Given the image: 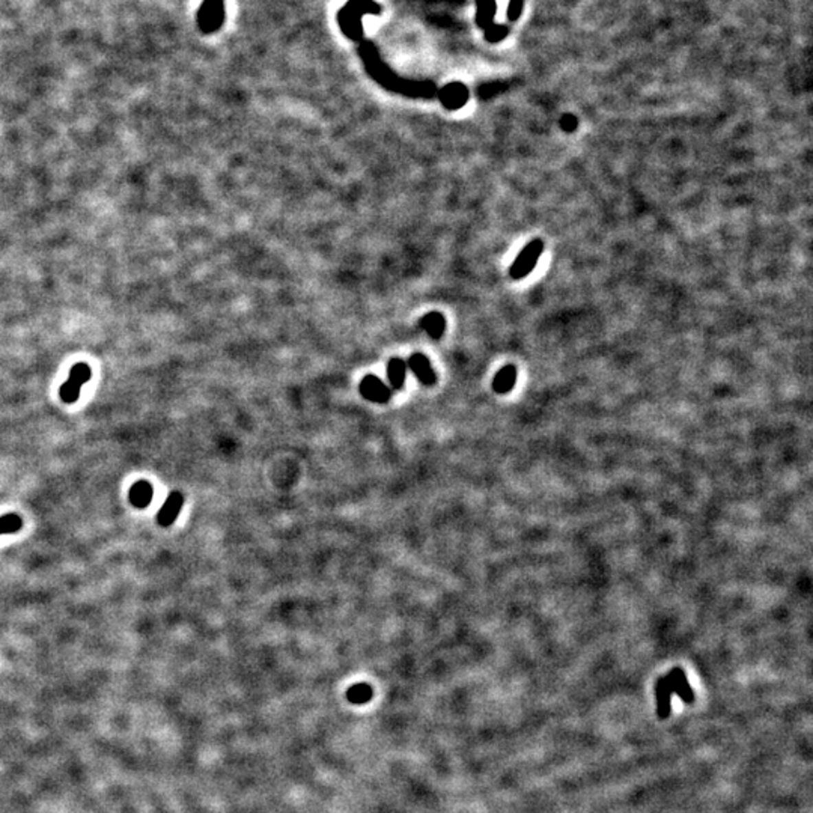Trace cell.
I'll use <instances>...</instances> for the list:
<instances>
[{
  "instance_id": "1",
  "label": "cell",
  "mask_w": 813,
  "mask_h": 813,
  "mask_svg": "<svg viewBox=\"0 0 813 813\" xmlns=\"http://www.w3.org/2000/svg\"><path fill=\"white\" fill-rule=\"evenodd\" d=\"M544 252V243L541 240H533L520 252V255L514 260V264L509 268V276L512 279L520 280L524 279L526 276L531 274V271L538 264V260Z\"/></svg>"
},
{
  "instance_id": "2",
  "label": "cell",
  "mask_w": 813,
  "mask_h": 813,
  "mask_svg": "<svg viewBox=\"0 0 813 813\" xmlns=\"http://www.w3.org/2000/svg\"><path fill=\"white\" fill-rule=\"evenodd\" d=\"M92 377V370L89 368V365H86V363H77V365L73 366L69 372V378L68 380L60 386V399L65 402V404H74V402L80 397V390H82V386L88 383Z\"/></svg>"
},
{
  "instance_id": "3",
  "label": "cell",
  "mask_w": 813,
  "mask_h": 813,
  "mask_svg": "<svg viewBox=\"0 0 813 813\" xmlns=\"http://www.w3.org/2000/svg\"><path fill=\"white\" fill-rule=\"evenodd\" d=\"M359 390L363 398L375 402V404H386L392 398L390 388L377 375H366L363 378L359 384Z\"/></svg>"
},
{
  "instance_id": "4",
  "label": "cell",
  "mask_w": 813,
  "mask_h": 813,
  "mask_svg": "<svg viewBox=\"0 0 813 813\" xmlns=\"http://www.w3.org/2000/svg\"><path fill=\"white\" fill-rule=\"evenodd\" d=\"M223 17L222 0H205L197 12V25L203 32H214Z\"/></svg>"
},
{
  "instance_id": "5",
  "label": "cell",
  "mask_w": 813,
  "mask_h": 813,
  "mask_svg": "<svg viewBox=\"0 0 813 813\" xmlns=\"http://www.w3.org/2000/svg\"><path fill=\"white\" fill-rule=\"evenodd\" d=\"M408 368L412 369V372L417 377V380H419L423 386H434L437 383V375H436V370L432 369V365L430 359L425 356L422 353H414L412 357L408 360Z\"/></svg>"
},
{
  "instance_id": "6",
  "label": "cell",
  "mask_w": 813,
  "mask_h": 813,
  "mask_svg": "<svg viewBox=\"0 0 813 813\" xmlns=\"http://www.w3.org/2000/svg\"><path fill=\"white\" fill-rule=\"evenodd\" d=\"M184 504V495L178 493V491H173L169 494L168 500L164 502V504L162 506L159 515H157V521H159V524L163 527H169L173 521H175L179 515L181 508H183Z\"/></svg>"
},
{
  "instance_id": "7",
  "label": "cell",
  "mask_w": 813,
  "mask_h": 813,
  "mask_svg": "<svg viewBox=\"0 0 813 813\" xmlns=\"http://www.w3.org/2000/svg\"><path fill=\"white\" fill-rule=\"evenodd\" d=\"M672 687L669 684L667 676H662L655 685V698H657V715L661 720L666 718L672 713Z\"/></svg>"
},
{
  "instance_id": "8",
  "label": "cell",
  "mask_w": 813,
  "mask_h": 813,
  "mask_svg": "<svg viewBox=\"0 0 813 813\" xmlns=\"http://www.w3.org/2000/svg\"><path fill=\"white\" fill-rule=\"evenodd\" d=\"M440 98L446 109L456 110V109L463 107L465 102H467L469 92H467V88L463 86L461 83H454V85H447L446 88H443Z\"/></svg>"
},
{
  "instance_id": "9",
  "label": "cell",
  "mask_w": 813,
  "mask_h": 813,
  "mask_svg": "<svg viewBox=\"0 0 813 813\" xmlns=\"http://www.w3.org/2000/svg\"><path fill=\"white\" fill-rule=\"evenodd\" d=\"M667 680L670 687H672V691L676 693L678 696H680L685 704H691L694 700V693L693 689L690 687L689 681H687V676L684 673V670L680 667H675L672 672L667 675Z\"/></svg>"
},
{
  "instance_id": "10",
  "label": "cell",
  "mask_w": 813,
  "mask_h": 813,
  "mask_svg": "<svg viewBox=\"0 0 813 813\" xmlns=\"http://www.w3.org/2000/svg\"><path fill=\"white\" fill-rule=\"evenodd\" d=\"M153 495H154L153 485L149 484L148 480H137V482L133 484L130 488L129 499L134 508L145 509L148 504L151 503Z\"/></svg>"
},
{
  "instance_id": "11",
  "label": "cell",
  "mask_w": 813,
  "mask_h": 813,
  "mask_svg": "<svg viewBox=\"0 0 813 813\" xmlns=\"http://www.w3.org/2000/svg\"><path fill=\"white\" fill-rule=\"evenodd\" d=\"M419 327L425 330L432 339H441L446 330V320L443 317V313L430 312L421 318Z\"/></svg>"
},
{
  "instance_id": "12",
  "label": "cell",
  "mask_w": 813,
  "mask_h": 813,
  "mask_svg": "<svg viewBox=\"0 0 813 813\" xmlns=\"http://www.w3.org/2000/svg\"><path fill=\"white\" fill-rule=\"evenodd\" d=\"M405 378H407V363L399 357L390 359L388 363V380H389L390 388L397 392L402 390L405 386Z\"/></svg>"
},
{
  "instance_id": "13",
  "label": "cell",
  "mask_w": 813,
  "mask_h": 813,
  "mask_svg": "<svg viewBox=\"0 0 813 813\" xmlns=\"http://www.w3.org/2000/svg\"><path fill=\"white\" fill-rule=\"evenodd\" d=\"M515 381L517 368L514 365H506L495 374L493 380V389L495 393H508L515 386Z\"/></svg>"
},
{
  "instance_id": "14",
  "label": "cell",
  "mask_w": 813,
  "mask_h": 813,
  "mask_svg": "<svg viewBox=\"0 0 813 813\" xmlns=\"http://www.w3.org/2000/svg\"><path fill=\"white\" fill-rule=\"evenodd\" d=\"M374 696V690L372 687L369 684H356V685H351L348 691H346V699L348 702H351L353 705H363L372 699Z\"/></svg>"
},
{
  "instance_id": "15",
  "label": "cell",
  "mask_w": 813,
  "mask_h": 813,
  "mask_svg": "<svg viewBox=\"0 0 813 813\" xmlns=\"http://www.w3.org/2000/svg\"><path fill=\"white\" fill-rule=\"evenodd\" d=\"M21 527H23V520L17 514H8V515L0 517V535L15 533V532L21 531Z\"/></svg>"
},
{
  "instance_id": "16",
  "label": "cell",
  "mask_w": 813,
  "mask_h": 813,
  "mask_svg": "<svg viewBox=\"0 0 813 813\" xmlns=\"http://www.w3.org/2000/svg\"><path fill=\"white\" fill-rule=\"evenodd\" d=\"M577 125H579L577 118H575L571 113L564 115L562 120H560V129H562L566 133H572V131L577 130Z\"/></svg>"
}]
</instances>
